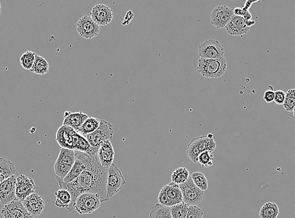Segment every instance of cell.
<instances>
[{
    "label": "cell",
    "instance_id": "6da1fadb",
    "mask_svg": "<svg viewBox=\"0 0 295 218\" xmlns=\"http://www.w3.org/2000/svg\"><path fill=\"white\" fill-rule=\"evenodd\" d=\"M75 156L85 165V169L81 175L72 183L67 184H63L56 177L60 190H67L71 194L72 202L67 210L69 212H73L77 198L84 193L98 195L100 196L101 202L110 200L107 197L108 169L101 166L98 156H90L79 151H75Z\"/></svg>",
    "mask_w": 295,
    "mask_h": 218
},
{
    "label": "cell",
    "instance_id": "7a4b0ae2",
    "mask_svg": "<svg viewBox=\"0 0 295 218\" xmlns=\"http://www.w3.org/2000/svg\"><path fill=\"white\" fill-rule=\"evenodd\" d=\"M216 148V144L212 134L196 137L191 140L187 147V156L193 163H197L198 156L202 152H212Z\"/></svg>",
    "mask_w": 295,
    "mask_h": 218
},
{
    "label": "cell",
    "instance_id": "3957f363",
    "mask_svg": "<svg viewBox=\"0 0 295 218\" xmlns=\"http://www.w3.org/2000/svg\"><path fill=\"white\" fill-rule=\"evenodd\" d=\"M226 58L221 59H205L200 58L198 60L197 71L207 78H219L223 76L227 70Z\"/></svg>",
    "mask_w": 295,
    "mask_h": 218
},
{
    "label": "cell",
    "instance_id": "277c9868",
    "mask_svg": "<svg viewBox=\"0 0 295 218\" xmlns=\"http://www.w3.org/2000/svg\"><path fill=\"white\" fill-rule=\"evenodd\" d=\"M113 125L103 120H101L100 125L98 129L91 134L86 135L85 138L91 147L99 149L104 142L113 139Z\"/></svg>",
    "mask_w": 295,
    "mask_h": 218
},
{
    "label": "cell",
    "instance_id": "5b68a950",
    "mask_svg": "<svg viewBox=\"0 0 295 218\" xmlns=\"http://www.w3.org/2000/svg\"><path fill=\"white\" fill-rule=\"evenodd\" d=\"M100 196L96 194L84 193L77 198L74 205V211L80 215L91 214L100 208Z\"/></svg>",
    "mask_w": 295,
    "mask_h": 218
},
{
    "label": "cell",
    "instance_id": "8992f818",
    "mask_svg": "<svg viewBox=\"0 0 295 218\" xmlns=\"http://www.w3.org/2000/svg\"><path fill=\"white\" fill-rule=\"evenodd\" d=\"M76 161L73 150L60 148L59 157L54 164L55 173L57 177L64 179L71 171Z\"/></svg>",
    "mask_w": 295,
    "mask_h": 218
},
{
    "label": "cell",
    "instance_id": "52a82bcc",
    "mask_svg": "<svg viewBox=\"0 0 295 218\" xmlns=\"http://www.w3.org/2000/svg\"><path fill=\"white\" fill-rule=\"evenodd\" d=\"M183 196V202L188 206H197L204 198V192L195 186L192 179L188 178L185 183L179 185Z\"/></svg>",
    "mask_w": 295,
    "mask_h": 218
},
{
    "label": "cell",
    "instance_id": "ba28073f",
    "mask_svg": "<svg viewBox=\"0 0 295 218\" xmlns=\"http://www.w3.org/2000/svg\"><path fill=\"white\" fill-rule=\"evenodd\" d=\"M127 184L119 168L113 164L108 169L107 179V197L110 199L117 195Z\"/></svg>",
    "mask_w": 295,
    "mask_h": 218
},
{
    "label": "cell",
    "instance_id": "9c48e42d",
    "mask_svg": "<svg viewBox=\"0 0 295 218\" xmlns=\"http://www.w3.org/2000/svg\"><path fill=\"white\" fill-rule=\"evenodd\" d=\"M199 55L205 59H221L224 58V48L218 41L210 39L199 45Z\"/></svg>",
    "mask_w": 295,
    "mask_h": 218
},
{
    "label": "cell",
    "instance_id": "30bf717a",
    "mask_svg": "<svg viewBox=\"0 0 295 218\" xmlns=\"http://www.w3.org/2000/svg\"><path fill=\"white\" fill-rule=\"evenodd\" d=\"M77 30L81 37L91 39L100 34V28L91 16L84 15L77 21Z\"/></svg>",
    "mask_w": 295,
    "mask_h": 218
},
{
    "label": "cell",
    "instance_id": "8fae6325",
    "mask_svg": "<svg viewBox=\"0 0 295 218\" xmlns=\"http://www.w3.org/2000/svg\"><path fill=\"white\" fill-rule=\"evenodd\" d=\"M234 15L233 9L226 5L216 7L210 14V22L217 28L226 27Z\"/></svg>",
    "mask_w": 295,
    "mask_h": 218
},
{
    "label": "cell",
    "instance_id": "7c38bea8",
    "mask_svg": "<svg viewBox=\"0 0 295 218\" xmlns=\"http://www.w3.org/2000/svg\"><path fill=\"white\" fill-rule=\"evenodd\" d=\"M36 190L35 184L33 179L20 174L16 178V200L22 202L28 196L34 193Z\"/></svg>",
    "mask_w": 295,
    "mask_h": 218
},
{
    "label": "cell",
    "instance_id": "4fadbf2b",
    "mask_svg": "<svg viewBox=\"0 0 295 218\" xmlns=\"http://www.w3.org/2000/svg\"><path fill=\"white\" fill-rule=\"evenodd\" d=\"M4 218H34L23 207L22 203L18 200L4 205L1 212Z\"/></svg>",
    "mask_w": 295,
    "mask_h": 218
},
{
    "label": "cell",
    "instance_id": "5bb4252c",
    "mask_svg": "<svg viewBox=\"0 0 295 218\" xmlns=\"http://www.w3.org/2000/svg\"><path fill=\"white\" fill-rule=\"evenodd\" d=\"M16 183L14 175L0 183V201L3 205L16 200Z\"/></svg>",
    "mask_w": 295,
    "mask_h": 218
},
{
    "label": "cell",
    "instance_id": "9a60e30c",
    "mask_svg": "<svg viewBox=\"0 0 295 218\" xmlns=\"http://www.w3.org/2000/svg\"><path fill=\"white\" fill-rule=\"evenodd\" d=\"M90 14L91 17L98 25H107L111 22L113 18L112 9L103 4L94 6Z\"/></svg>",
    "mask_w": 295,
    "mask_h": 218
},
{
    "label": "cell",
    "instance_id": "2e32d148",
    "mask_svg": "<svg viewBox=\"0 0 295 218\" xmlns=\"http://www.w3.org/2000/svg\"><path fill=\"white\" fill-rule=\"evenodd\" d=\"M23 207L33 217L42 214L45 209V203L43 199L37 193L31 194L22 201Z\"/></svg>",
    "mask_w": 295,
    "mask_h": 218
},
{
    "label": "cell",
    "instance_id": "e0dca14e",
    "mask_svg": "<svg viewBox=\"0 0 295 218\" xmlns=\"http://www.w3.org/2000/svg\"><path fill=\"white\" fill-rule=\"evenodd\" d=\"M225 28L227 33L230 35L240 36L246 34L250 31L251 27L246 25L245 19L242 16L234 14Z\"/></svg>",
    "mask_w": 295,
    "mask_h": 218
},
{
    "label": "cell",
    "instance_id": "ac0fdd59",
    "mask_svg": "<svg viewBox=\"0 0 295 218\" xmlns=\"http://www.w3.org/2000/svg\"><path fill=\"white\" fill-rule=\"evenodd\" d=\"M77 132L72 128L62 125L57 131L56 140L61 148L73 150V139Z\"/></svg>",
    "mask_w": 295,
    "mask_h": 218
},
{
    "label": "cell",
    "instance_id": "d6986e66",
    "mask_svg": "<svg viewBox=\"0 0 295 218\" xmlns=\"http://www.w3.org/2000/svg\"><path fill=\"white\" fill-rule=\"evenodd\" d=\"M98 157L104 168H110L115 158V150L110 140H107L101 145L98 150Z\"/></svg>",
    "mask_w": 295,
    "mask_h": 218
},
{
    "label": "cell",
    "instance_id": "ffe728a7",
    "mask_svg": "<svg viewBox=\"0 0 295 218\" xmlns=\"http://www.w3.org/2000/svg\"><path fill=\"white\" fill-rule=\"evenodd\" d=\"M88 118V115L81 112V111H77V112L73 113L69 112V111H65L62 125L71 127L78 133L82 125Z\"/></svg>",
    "mask_w": 295,
    "mask_h": 218
},
{
    "label": "cell",
    "instance_id": "44dd1931",
    "mask_svg": "<svg viewBox=\"0 0 295 218\" xmlns=\"http://www.w3.org/2000/svg\"><path fill=\"white\" fill-rule=\"evenodd\" d=\"M15 165L3 157H0V183L16 173Z\"/></svg>",
    "mask_w": 295,
    "mask_h": 218
},
{
    "label": "cell",
    "instance_id": "7402d4cb",
    "mask_svg": "<svg viewBox=\"0 0 295 218\" xmlns=\"http://www.w3.org/2000/svg\"><path fill=\"white\" fill-rule=\"evenodd\" d=\"M85 167V165L84 164L83 162H82L81 160L76 158V161H75L74 166H72L71 171H70L69 173L67 174V175L65 176L64 179L57 177L60 179V181H61L63 184H67L72 183V182L74 181L75 179L78 178V177L81 175V173L84 171Z\"/></svg>",
    "mask_w": 295,
    "mask_h": 218
},
{
    "label": "cell",
    "instance_id": "603a6c76",
    "mask_svg": "<svg viewBox=\"0 0 295 218\" xmlns=\"http://www.w3.org/2000/svg\"><path fill=\"white\" fill-rule=\"evenodd\" d=\"M166 195L171 203V206L179 204L183 202V196L179 185L171 182L168 185L165 186Z\"/></svg>",
    "mask_w": 295,
    "mask_h": 218
},
{
    "label": "cell",
    "instance_id": "cb8c5ba5",
    "mask_svg": "<svg viewBox=\"0 0 295 218\" xmlns=\"http://www.w3.org/2000/svg\"><path fill=\"white\" fill-rule=\"evenodd\" d=\"M55 196L56 197V200L54 203L55 207L66 208L67 210H68L72 202L71 195L69 191L65 190H59L55 193Z\"/></svg>",
    "mask_w": 295,
    "mask_h": 218
},
{
    "label": "cell",
    "instance_id": "d4e9b609",
    "mask_svg": "<svg viewBox=\"0 0 295 218\" xmlns=\"http://www.w3.org/2000/svg\"><path fill=\"white\" fill-rule=\"evenodd\" d=\"M279 213L278 206L275 203L268 202L261 207L259 217L260 218H277Z\"/></svg>",
    "mask_w": 295,
    "mask_h": 218
},
{
    "label": "cell",
    "instance_id": "484cf974",
    "mask_svg": "<svg viewBox=\"0 0 295 218\" xmlns=\"http://www.w3.org/2000/svg\"><path fill=\"white\" fill-rule=\"evenodd\" d=\"M101 120L94 117H89L85 122L82 125L79 131V133L82 136L85 137L86 135L95 132L100 127Z\"/></svg>",
    "mask_w": 295,
    "mask_h": 218
},
{
    "label": "cell",
    "instance_id": "4316f807",
    "mask_svg": "<svg viewBox=\"0 0 295 218\" xmlns=\"http://www.w3.org/2000/svg\"><path fill=\"white\" fill-rule=\"evenodd\" d=\"M49 71V64L44 58L36 55L34 64L30 71L36 74L44 75Z\"/></svg>",
    "mask_w": 295,
    "mask_h": 218
},
{
    "label": "cell",
    "instance_id": "83f0119b",
    "mask_svg": "<svg viewBox=\"0 0 295 218\" xmlns=\"http://www.w3.org/2000/svg\"><path fill=\"white\" fill-rule=\"evenodd\" d=\"M149 218H173L171 217L170 207L156 204L151 208Z\"/></svg>",
    "mask_w": 295,
    "mask_h": 218
},
{
    "label": "cell",
    "instance_id": "f1b7e54d",
    "mask_svg": "<svg viewBox=\"0 0 295 218\" xmlns=\"http://www.w3.org/2000/svg\"><path fill=\"white\" fill-rule=\"evenodd\" d=\"M189 172L185 167H180L176 169L171 174V182L173 183L180 185V184L185 183L189 178Z\"/></svg>",
    "mask_w": 295,
    "mask_h": 218
},
{
    "label": "cell",
    "instance_id": "f546056e",
    "mask_svg": "<svg viewBox=\"0 0 295 218\" xmlns=\"http://www.w3.org/2000/svg\"><path fill=\"white\" fill-rule=\"evenodd\" d=\"M190 178L192 179L193 184L199 190L204 191V192L207 190L208 181L204 174L199 173V172H195V173L191 174Z\"/></svg>",
    "mask_w": 295,
    "mask_h": 218
},
{
    "label": "cell",
    "instance_id": "4dcf8cb0",
    "mask_svg": "<svg viewBox=\"0 0 295 218\" xmlns=\"http://www.w3.org/2000/svg\"><path fill=\"white\" fill-rule=\"evenodd\" d=\"M188 207L182 202L170 207L171 217L173 218H185L187 217Z\"/></svg>",
    "mask_w": 295,
    "mask_h": 218
},
{
    "label": "cell",
    "instance_id": "1f68e13d",
    "mask_svg": "<svg viewBox=\"0 0 295 218\" xmlns=\"http://www.w3.org/2000/svg\"><path fill=\"white\" fill-rule=\"evenodd\" d=\"M35 53L31 51H26L21 55L20 57V64L21 66L26 70H29L32 68L33 64H34L35 57Z\"/></svg>",
    "mask_w": 295,
    "mask_h": 218
},
{
    "label": "cell",
    "instance_id": "d6a6232c",
    "mask_svg": "<svg viewBox=\"0 0 295 218\" xmlns=\"http://www.w3.org/2000/svg\"><path fill=\"white\" fill-rule=\"evenodd\" d=\"M283 106L285 110L289 112L294 111L295 108V89H290L287 91L285 103Z\"/></svg>",
    "mask_w": 295,
    "mask_h": 218
},
{
    "label": "cell",
    "instance_id": "836d02e7",
    "mask_svg": "<svg viewBox=\"0 0 295 218\" xmlns=\"http://www.w3.org/2000/svg\"><path fill=\"white\" fill-rule=\"evenodd\" d=\"M214 161V156H213L212 152L209 151L202 152L198 156L197 158V162L201 165L202 167H211Z\"/></svg>",
    "mask_w": 295,
    "mask_h": 218
},
{
    "label": "cell",
    "instance_id": "e575fe53",
    "mask_svg": "<svg viewBox=\"0 0 295 218\" xmlns=\"http://www.w3.org/2000/svg\"><path fill=\"white\" fill-rule=\"evenodd\" d=\"M204 212L197 206H189L188 207L187 217L185 218H203Z\"/></svg>",
    "mask_w": 295,
    "mask_h": 218
},
{
    "label": "cell",
    "instance_id": "d590c367",
    "mask_svg": "<svg viewBox=\"0 0 295 218\" xmlns=\"http://www.w3.org/2000/svg\"><path fill=\"white\" fill-rule=\"evenodd\" d=\"M158 200L159 205L168 207H172L170 201L169 200L167 195H166L165 186L161 188L160 192L159 193Z\"/></svg>",
    "mask_w": 295,
    "mask_h": 218
},
{
    "label": "cell",
    "instance_id": "8d00e7d4",
    "mask_svg": "<svg viewBox=\"0 0 295 218\" xmlns=\"http://www.w3.org/2000/svg\"><path fill=\"white\" fill-rule=\"evenodd\" d=\"M275 102L278 105H284L286 98V93L282 90H278L275 92Z\"/></svg>",
    "mask_w": 295,
    "mask_h": 218
},
{
    "label": "cell",
    "instance_id": "74e56055",
    "mask_svg": "<svg viewBox=\"0 0 295 218\" xmlns=\"http://www.w3.org/2000/svg\"><path fill=\"white\" fill-rule=\"evenodd\" d=\"M275 92L272 90H267L264 94V99L267 103L273 102L275 100Z\"/></svg>",
    "mask_w": 295,
    "mask_h": 218
},
{
    "label": "cell",
    "instance_id": "f35d334b",
    "mask_svg": "<svg viewBox=\"0 0 295 218\" xmlns=\"http://www.w3.org/2000/svg\"><path fill=\"white\" fill-rule=\"evenodd\" d=\"M233 12L234 15L240 16L243 17L244 14V10L243 8H239V7H238V8L233 9Z\"/></svg>",
    "mask_w": 295,
    "mask_h": 218
},
{
    "label": "cell",
    "instance_id": "ab89813d",
    "mask_svg": "<svg viewBox=\"0 0 295 218\" xmlns=\"http://www.w3.org/2000/svg\"><path fill=\"white\" fill-rule=\"evenodd\" d=\"M256 2L257 1H246L245 4H244L243 8H242L244 9V10H249V9H250V7L251 6V4L256 3Z\"/></svg>",
    "mask_w": 295,
    "mask_h": 218
},
{
    "label": "cell",
    "instance_id": "60d3db41",
    "mask_svg": "<svg viewBox=\"0 0 295 218\" xmlns=\"http://www.w3.org/2000/svg\"><path fill=\"white\" fill-rule=\"evenodd\" d=\"M255 23L256 22L255 20H246V25H247L249 26V27H251V26H252L253 25H255Z\"/></svg>",
    "mask_w": 295,
    "mask_h": 218
},
{
    "label": "cell",
    "instance_id": "b9f144b4",
    "mask_svg": "<svg viewBox=\"0 0 295 218\" xmlns=\"http://www.w3.org/2000/svg\"><path fill=\"white\" fill-rule=\"evenodd\" d=\"M1 3H0V15H1Z\"/></svg>",
    "mask_w": 295,
    "mask_h": 218
},
{
    "label": "cell",
    "instance_id": "7bdbcfd3",
    "mask_svg": "<svg viewBox=\"0 0 295 218\" xmlns=\"http://www.w3.org/2000/svg\"><path fill=\"white\" fill-rule=\"evenodd\" d=\"M293 112H294V116L295 117V108H294V111H293Z\"/></svg>",
    "mask_w": 295,
    "mask_h": 218
}]
</instances>
